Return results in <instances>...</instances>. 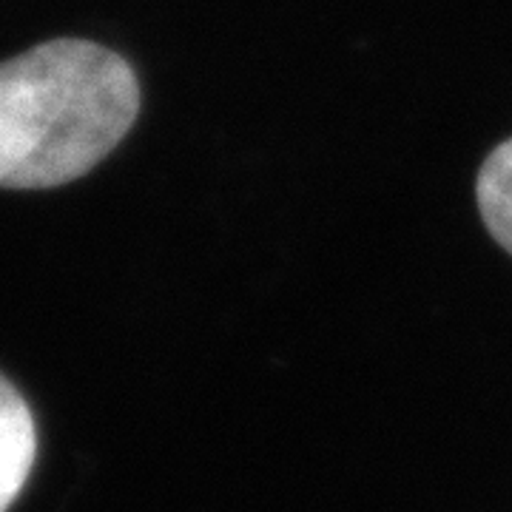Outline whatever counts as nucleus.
<instances>
[{
    "label": "nucleus",
    "mask_w": 512,
    "mask_h": 512,
    "mask_svg": "<svg viewBox=\"0 0 512 512\" xmlns=\"http://www.w3.org/2000/svg\"><path fill=\"white\" fill-rule=\"evenodd\" d=\"M140 83L126 57L60 37L0 63V188L86 177L134 126Z\"/></svg>",
    "instance_id": "obj_1"
},
{
    "label": "nucleus",
    "mask_w": 512,
    "mask_h": 512,
    "mask_svg": "<svg viewBox=\"0 0 512 512\" xmlns=\"http://www.w3.org/2000/svg\"><path fill=\"white\" fill-rule=\"evenodd\" d=\"M37 456V427L18 387L0 376V512L23 493Z\"/></svg>",
    "instance_id": "obj_2"
},
{
    "label": "nucleus",
    "mask_w": 512,
    "mask_h": 512,
    "mask_svg": "<svg viewBox=\"0 0 512 512\" xmlns=\"http://www.w3.org/2000/svg\"><path fill=\"white\" fill-rule=\"evenodd\" d=\"M476 197L495 242L512 254V140L490 151L478 171Z\"/></svg>",
    "instance_id": "obj_3"
}]
</instances>
